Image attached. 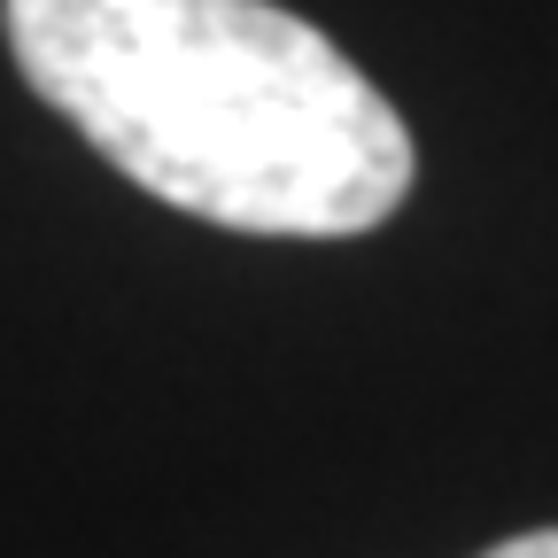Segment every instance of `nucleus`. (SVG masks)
Returning a JSON list of instances; mask_svg holds the SVG:
<instances>
[{"instance_id": "obj_1", "label": "nucleus", "mask_w": 558, "mask_h": 558, "mask_svg": "<svg viewBox=\"0 0 558 558\" xmlns=\"http://www.w3.org/2000/svg\"><path fill=\"white\" fill-rule=\"evenodd\" d=\"M24 86L171 209L349 241L411 194V124L279 0H9Z\"/></svg>"}, {"instance_id": "obj_2", "label": "nucleus", "mask_w": 558, "mask_h": 558, "mask_svg": "<svg viewBox=\"0 0 558 558\" xmlns=\"http://www.w3.org/2000/svg\"><path fill=\"white\" fill-rule=\"evenodd\" d=\"M481 558H558V527H535V535H512L497 550H481Z\"/></svg>"}]
</instances>
